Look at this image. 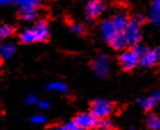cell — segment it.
Returning <instances> with one entry per match:
<instances>
[{
    "label": "cell",
    "instance_id": "obj_12",
    "mask_svg": "<svg viewBox=\"0 0 160 130\" xmlns=\"http://www.w3.org/2000/svg\"><path fill=\"white\" fill-rule=\"evenodd\" d=\"M16 47L13 42H5L0 45V57L2 60H9L15 54Z\"/></svg>",
    "mask_w": 160,
    "mask_h": 130
},
{
    "label": "cell",
    "instance_id": "obj_5",
    "mask_svg": "<svg viewBox=\"0 0 160 130\" xmlns=\"http://www.w3.org/2000/svg\"><path fill=\"white\" fill-rule=\"evenodd\" d=\"M140 56L135 53V50H126L125 53H122L119 57L120 65L125 69V70L129 71L133 70L134 67L136 66L137 64H140Z\"/></svg>",
    "mask_w": 160,
    "mask_h": 130
},
{
    "label": "cell",
    "instance_id": "obj_6",
    "mask_svg": "<svg viewBox=\"0 0 160 130\" xmlns=\"http://www.w3.org/2000/svg\"><path fill=\"white\" fill-rule=\"evenodd\" d=\"M104 2L102 0H89L86 5V16L89 20H94L104 12Z\"/></svg>",
    "mask_w": 160,
    "mask_h": 130
},
{
    "label": "cell",
    "instance_id": "obj_13",
    "mask_svg": "<svg viewBox=\"0 0 160 130\" xmlns=\"http://www.w3.org/2000/svg\"><path fill=\"white\" fill-rule=\"evenodd\" d=\"M112 21H113L114 25H116V27L118 29L119 32H123L125 29L127 27V25H128V23H129L128 17L122 13L116 14V15L113 16V18H112Z\"/></svg>",
    "mask_w": 160,
    "mask_h": 130
},
{
    "label": "cell",
    "instance_id": "obj_26",
    "mask_svg": "<svg viewBox=\"0 0 160 130\" xmlns=\"http://www.w3.org/2000/svg\"><path fill=\"white\" fill-rule=\"evenodd\" d=\"M49 106L50 104L47 100H40V102H38V107H39L40 110H47V108H49Z\"/></svg>",
    "mask_w": 160,
    "mask_h": 130
},
{
    "label": "cell",
    "instance_id": "obj_25",
    "mask_svg": "<svg viewBox=\"0 0 160 130\" xmlns=\"http://www.w3.org/2000/svg\"><path fill=\"white\" fill-rule=\"evenodd\" d=\"M24 102H25L28 105H34V104H38V98L34 96V95L30 94V95H28V96L25 97Z\"/></svg>",
    "mask_w": 160,
    "mask_h": 130
},
{
    "label": "cell",
    "instance_id": "obj_19",
    "mask_svg": "<svg viewBox=\"0 0 160 130\" xmlns=\"http://www.w3.org/2000/svg\"><path fill=\"white\" fill-rule=\"evenodd\" d=\"M150 20L154 25H157V26L160 25V12L157 9H154L153 7L150 10Z\"/></svg>",
    "mask_w": 160,
    "mask_h": 130
},
{
    "label": "cell",
    "instance_id": "obj_11",
    "mask_svg": "<svg viewBox=\"0 0 160 130\" xmlns=\"http://www.w3.org/2000/svg\"><path fill=\"white\" fill-rule=\"evenodd\" d=\"M110 45L113 47L114 49H118V50L126 49L127 47L129 46L128 40H127V38L123 32H119V33L110 41Z\"/></svg>",
    "mask_w": 160,
    "mask_h": 130
},
{
    "label": "cell",
    "instance_id": "obj_10",
    "mask_svg": "<svg viewBox=\"0 0 160 130\" xmlns=\"http://www.w3.org/2000/svg\"><path fill=\"white\" fill-rule=\"evenodd\" d=\"M160 100V90L154 91L153 94H151L150 96L145 97L143 99L141 100V105L143 107L144 110H152Z\"/></svg>",
    "mask_w": 160,
    "mask_h": 130
},
{
    "label": "cell",
    "instance_id": "obj_1",
    "mask_svg": "<svg viewBox=\"0 0 160 130\" xmlns=\"http://www.w3.org/2000/svg\"><path fill=\"white\" fill-rule=\"evenodd\" d=\"M49 37V27L48 23L45 20L38 21L33 27L24 30L20 36L21 42L23 43H33L46 41Z\"/></svg>",
    "mask_w": 160,
    "mask_h": 130
},
{
    "label": "cell",
    "instance_id": "obj_3",
    "mask_svg": "<svg viewBox=\"0 0 160 130\" xmlns=\"http://www.w3.org/2000/svg\"><path fill=\"white\" fill-rule=\"evenodd\" d=\"M113 110V106L110 102L104 99H96L92 105V113L94 114V117L97 118L98 120L101 119H104V118H108L111 114Z\"/></svg>",
    "mask_w": 160,
    "mask_h": 130
},
{
    "label": "cell",
    "instance_id": "obj_4",
    "mask_svg": "<svg viewBox=\"0 0 160 130\" xmlns=\"http://www.w3.org/2000/svg\"><path fill=\"white\" fill-rule=\"evenodd\" d=\"M93 69L95 71L97 77L100 78H105L109 75L111 69V60L105 55H101L94 60L93 63Z\"/></svg>",
    "mask_w": 160,
    "mask_h": 130
},
{
    "label": "cell",
    "instance_id": "obj_18",
    "mask_svg": "<svg viewBox=\"0 0 160 130\" xmlns=\"http://www.w3.org/2000/svg\"><path fill=\"white\" fill-rule=\"evenodd\" d=\"M14 32V29L10 25H2L0 26V39H5V38L10 37Z\"/></svg>",
    "mask_w": 160,
    "mask_h": 130
},
{
    "label": "cell",
    "instance_id": "obj_20",
    "mask_svg": "<svg viewBox=\"0 0 160 130\" xmlns=\"http://www.w3.org/2000/svg\"><path fill=\"white\" fill-rule=\"evenodd\" d=\"M55 129H58V130H78L80 129L79 126H78L77 121H70V122H68L65 123L64 126H61V127H56Z\"/></svg>",
    "mask_w": 160,
    "mask_h": 130
},
{
    "label": "cell",
    "instance_id": "obj_15",
    "mask_svg": "<svg viewBox=\"0 0 160 130\" xmlns=\"http://www.w3.org/2000/svg\"><path fill=\"white\" fill-rule=\"evenodd\" d=\"M47 90H49V91H56V93H67L68 87L63 82L55 81V82H50L47 86Z\"/></svg>",
    "mask_w": 160,
    "mask_h": 130
},
{
    "label": "cell",
    "instance_id": "obj_14",
    "mask_svg": "<svg viewBox=\"0 0 160 130\" xmlns=\"http://www.w3.org/2000/svg\"><path fill=\"white\" fill-rule=\"evenodd\" d=\"M41 0H15V2L20 9H25V8H36L37 9L38 6Z\"/></svg>",
    "mask_w": 160,
    "mask_h": 130
},
{
    "label": "cell",
    "instance_id": "obj_2",
    "mask_svg": "<svg viewBox=\"0 0 160 130\" xmlns=\"http://www.w3.org/2000/svg\"><path fill=\"white\" fill-rule=\"evenodd\" d=\"M141 23H142V17L136 16L133 18V21H130L127 27L125 29L123 33L126 36L128 43L132 46H135L140 42L141 39Z\"/></svg>",
    "mask_w": 160,
    "mask_h": 130
},
{
    "label": "cell",
    "instance_id": "obj_22",
    "mask_svg": "<svg viewBox=\"0 0 160 130\" xmlns=\"http://www.w3.org/2000/svg\"><path fill=\"white\" fill-rule=\"evenodd\" d=\"M31 122L33 124H43L46 123V118L41 115V114H38V115H34L31 119Z\"/></svg>",
    "mask_w": 160,
    "mask_h": 130
},
{
    "label": "cell",
    "instance_id": "obj_9",
    "mask_svg": "<svg viewBox=\"0 0 160 130\" xmlns=\"http://www.w3.org/2000/svg\"><path fill=\"white\" fill-rule=\"evenodd\" d=\"M101 33H102V37H103L105 40L110 42V41L119 33V31H118V29L116 27V25H114L113 21L107 20V21H104L103 23H102V25H101Z\"/></svg>",
    "mask_w": 160,
    "mask_h": 130
},
{
    "label": "cell",
    "instance_id": "obj_23",
    "mask_svg": "<svg viewBox=\"0 0 160 130\" xmlns=\"http://www.w3.org/2000/svg\"><path fill=\"white\" fill-rule=\"evenodd\" d=\"M134 50H135V53L140 56V58L142 56H143L144 54L147 53V50H148V48L147 47H144V46H142V45H135V47H134Z\"/></svg>",
    "mask_w": 160,
    "mask_h": 130
},
{
    "label": "cell",
    "instance_id": "obj_27",
    "mask_svg": "<svg viewBox=\"0 0 160 130\" xmlns=\"http://www.w3.org/2000/svg\"><path fill=\"white\" fill-rule=\"evenodd\" d=\"M152 7H153L154 9H157L160 12V0H153L152 1Z\"/></svg>",
    "mask_w": 160,
    "mask_h": 130
},
{
    "label": "cell",
    "instance_id": "obj_24",
    "mask_svg": "<svg viewBox=\"0 0 160 130\" xmlns=\"http://www.w3.org/2000/svg\"><path fill=\"white\" fill-rule=\"evenodd\" d=\"M71 30H72V32H73L74 34H78V36H81V34H83V32H85L83 26L80 25V24H73V25L71 26Z\"/></svg>",
    "mask_w": 160,
    "mask_h": 130
},
{
    "label": "cell",
    "instance_id": "obj_16",
    "mask_svg": "<svg viewBox=\"0 0 160 130\" xmlns=\"http://www.w3.org/2000/svg\"><path fill=\"white\" fill-rule=\"evenodd\" d=\"M21 16L24 21H33L37 17V10H36V8L21 9Z\"/></svg>",
    "mask_w": 160,
    "mask_h": 130
},
{
    "label": "cell",
    "instance_id": "obj_8",
    "mask_svg": "<svg viewBox=\"0 0 160 130\" xmlns=\"http://www.w3.org/2000/svg\"><path fill=\"white\" fill-rule=\"evenodd\" d=\"M97 118L94 117V114L92 112L89 113H80L76 118L78 126L80 129H92L95 126H97Z\"/></svg>",
    "mask_w": 160,
    "mask_h": 130
},
{
    "label": "cell",
    "instance_id": "obj_17",
    "mask_svg": "<svg viewBox=\"0 0 160 130\" xmlns=\"http://www.w3.org/2000/svg\"><path fill=\"white\" fill-rule=\"evenodd\" d=\"M148 126L151 129L160 130V118L156 117V115H151L148 120Z\"/></svg>",
    "mask_w": 160,
    "mask_h": 130
},
{
    "label": "cell",
    "instance_id": "obj_21",
    "mask_svg": "<svg viewBox=\"0 0 160 130\" xmlns=\"http://www.w3.org/2000/svg\"><path fill=\"white\" fill-rule=\"evenodd\" d=\"M97 127L103 130H109L113 128V124H112L111 121L107 120V118H104V119H101L100 122H97Z\"/></svg>",
    "mask_w": 160,
    "mask_h": 130
},
{
    "label": "cell",
    "instance_id": "obj_7",
    "mask_svg": "<svg viewBox=\"0 0 160 130\" xmlns=\"http://www.w3.org/2000/svg\"><path fill=\"white\" fill-rule=\"evenodd\" d=\"M158 63H160V48L148 49L140 60V64L143 66H153Z\"/></svg>",
    "mask_w": 160,
    "mask_h": 130
},
{
    "label": "cell",
    "instance_id": "obj_28",
    "mask_svg": "<svg viewBox=\"0 0 160 130\" xmlns=\"http://www.w3.org/2000/svg\"><path fill=\"white\" fill-rule=\"evenodd\" d=\"M13 2H15V0H0V6H7Z\"/></svg>",
    "mask_w": 160,
    "mask_h": 130
}]
</instances>
